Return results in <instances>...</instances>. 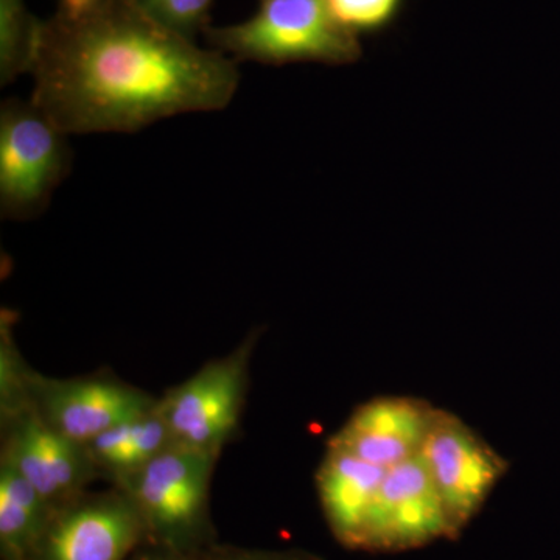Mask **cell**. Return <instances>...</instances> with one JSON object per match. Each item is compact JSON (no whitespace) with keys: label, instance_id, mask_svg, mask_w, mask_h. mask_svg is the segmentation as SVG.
Wrapping results in <instances>:
<instances>
[{"label":"cell","instance_id":"cell-5","mask_svg":"<svg viewBox=\"0 0 560 560\" xmlns=\"http://www.w3.org/2000/svg\"><path fill=\"white\" fill-rule=\"evenodd\" d=\"M253 341L250 337L231 355L210 361L158 399L176 444L220 455L241 422Z\"/></svg>","mask_w":560,"mask_h":560},{"label":"cell","instance_id":"cell-10","mask_svg":"<svg viewBox=\"0 0 560 560\" xmlns=\"http://www.w3.org/2000/svg\"><path fill=\"white\" fill-rule=\"evenodd\" d=\"M451 537L447 512L422 456L386 471L361 550L401 551Z\"/></svg>","mask_w":560,"mask_h":560},{"label":"cell","instance_id":"cell-3","mask_svg":"<svg viewBox=\"0 0 560 560\" xmlns=\"http://www.w3.org/2000/svg\"><path fill=\"white\" fill-rule=\"evenodd\" d=\"M213 49L235 61L265 65L315 61L350 65L360 60L359 36L340 27L323 0H260L253 18L205 31Z\"/></svg>","mask_w":560,"mask_h":560},{"label":"cell","instance_id":"cell-11","mask_svg":"<svg viewBox=\"0 0 560 560\" xmlns=\"http://www.w3.org/2000/svg\"><path fill=\"white\" fill-rule=\"evenodd\" d=\"M438 415V408L416 397H377L357 408L329 445L393 469L422 453Z\"/></svg>","mask_w":560,"mask_h":560},{"label":"cell","instance_id":"cell-16","mask_svg":"<svg viewBox=\"0 0 560 560\" xmlns=\"http://www.w3.org/2000/svg\"><path fill=\"white\" fill-rule=\"evenodd\" d=\"M330 16L352 35L381 32L396 20L404 0H323Z\"/></svg>","mask_w":560,"mask_h":560},{"label":"cell","instance_id":"cell-18","mask_svg":"<svg viewBox=\"0 0 560 560\" xmlns=\"http://www.w3.org/2000/svg\"><path fill=\"white\" fill-rule=\"evenodd\" d=\"M198 560H319L305 552L241 550V548H208Z\"/></svg>","mask_w":560,"mask_h":560},{"label":"cell","instance_id":"cell-13","mask_svg":"<svg viewBox=\"0 0 560 560\" xmlns=\"http://www.w3.org/2000/svg\"><path fill=\"white\" fill-rule=\"evenodd\" d=\"M175 444L172 431L156 405L145 415L125 420L105 431L84 447L98 471L109 474L116 481L147 466Z\"/></svg>","mask_w":560,"mask_h":560},{"label":"cell","instance_id":"cell-12","mask_svg":"<svg viewBox=\"0 0 560 560\" xmlns=\"http://www.w3.org/2000/svg\"><path fill=\"white\" fill-rule=\"evenodd\" d=\"M386 471L352 453L327 447L318 470L320 506L345 547L361 550Z\"/></svg>","mask_w":560,"mask_h":560},{"label":"cell","instance_id":"cell-14","mask_svg":"<svg viewBox=\"0 0 560 560\" xmlns=\"http://www.w3.org/2000/svg\"><path fill=\"white\" fill-rule=\"evenodd\" d=\"M55 511L31 482L0 460V551L3 560H31Z\"/></svg>","mask_w":560,"mask_h":560},{"label":"cell","instance_id":"cell-19","mask_svg":"<svg viewBox=\"0 0 560 560\" xmlns=\"http://www.w3.org/2000/svg\"><path fill=\"white\" fill-rule=\"evenodd\" d=\"M127 560H198V556L168 550L160 545L151 544L147 550H136Z\"/></svg>","mask_w":560,"mask_h":560},{"label":"cell","instance_id":"cell-1","mask_svg":"<svg viewBox=\"0 0 560 560\" xmlns=\"http://www.w3.org/2000/svg\"><path fill=\"white\" fill-rule=\"evenodd\" d=\"M32 102L66 135L136 132L167 117L226 108L234 58L205 50L138 0H97L40 21Z\"/></svg>","mask_w":560,"mask_h":560},{"label":"cell","instance_id":"cell-4","mask_svg":"<svg viewBox=\"0 0 560 560\" xmlns=\"http://www.w3.org/2000/svg\"><path fill=\"white\" fill-rule=\"evenodd\" d=\"M68 135L31 102L0 108V210L10 220L39 215L69 175Z\"/></svg>","mask_w":560,"mask_h":560},{"label":"cell","instance_id":"cell-20","mask_svg":"<svg viewBox=\"0 0 560 560\" xmlns=\"http://www.w3.org/2000/svg\"><path fill=\"white\" fill-rule=\"evenodd\" d=\"M97 0H60L58 10L65 11L68 14H80L88 9H91Z\"/></svg>","mask_w":560,"mask_h":560},{"label":"cell","instance_id":"cell-15","mask_svg":"<svg viewBox=\"0 0 560 560\" xmlns=\"http://www.w3.org/2000/svg\"><path fill=\"white\" fill-rule=\"evenodd\" d=\"M40 21L24 0H0V83L31 73L38 46Z\"/></svg>","mask_w":560,"mask_h":560},{"label":"cell","instance_id":"cell-2","mask_svg":"<svg viewBox=\"0 0 560 560\" xmlns=\"http://www.w3.org/2000/svg\"><path fill=\"white\" fill-rule=\"evenodd\" d=\"M217 458L175 444L117 478V489L135 504L151 544L184 555L208 550L210 478Z\"/></svg>","mask_w":560,"mask_h":560},{"label":"cell","instance_id":"cell-8","mask_svg":"<svg viewBox=\"0 0 560 560\" xmlns=\"http://www.w3.org/2000/svg\"><path fill=\"white\" fill-rule=\"evenodd\" d=\"M31 404L40 418L79 444H90L125 420L153 410L158 399L135 386L106 377H44L28 372Z\"/></svg>","mask_w":560,"mask_h":560},{"label":"cell","instance_id":"cell-17","mask_svg":"<svg viewBox=\"0 0 560 560\" xmlns=\"http://www.w3.org/2000/svg\"><path fill=\"white\" fill-rule=\"evenodd\" d=\"M138 3L165 27L194 39L209 27L213 0H138Z\"/></svg>","mask_w":560,"mask_h":560},{"label":"cell","instance_id":"cell-7","mask_svg":"<svg viewBox=\"0 0 560 560\" xmlns=\"http://www.w3.org/2000/svg\"><path fill=\"white\" fill-rule=\"evenodd\" d=\"M143 539L142 518L120 489L83 493L55 512L31 560H127Z\"/></svg>","mask_w":560,"mask_h":560},{"label":"cell","instance_id":"cell-6","mask_svg":"<svg viewBox=\"0 0 560 560\" xmlns=\"http://www.w3.org/2000/svg\"><path fill=\"white\" fill-rule=\"evenodd\" d=\"M420 456L440 490L455 539L506 474V459L458 416L444 410Z\"/></svg>","mask_w":560,"mask_h":560},{"label":"cell","instance_id":"cell-9","mask_svg":"<svg viewBox=\"0 0 560 560\" xmlns=\"http://www.w3.org/2000/svg\"><path fill=\"white\" fill-rule=\"evenodd\" d=\"M2 458L57 512L83 495L98 474L86 447L50 427L33 407L3 420Z\"/></svg>","mask_w":560,"mask_h":560}]
</instances>
